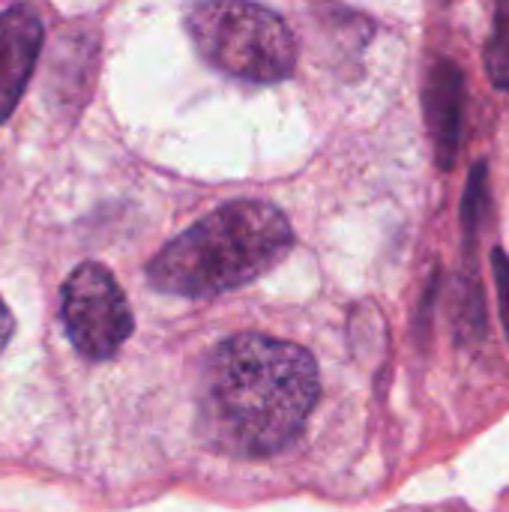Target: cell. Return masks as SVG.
<instances>
[{"instance_id":"7","label":"cell","mask_w":509,"mask_h":512,"mask_svg":"<svg viewBox=\"0 0 509 512\" xmlns=\"http://www.w3.org/2000/svg\"><path fill=\"white\" fill-rule=\"evenodd\" d=\"M486 72L489 81L501 90H509V0H498L492 36L486 42Z\"/></svg>"},{"instance_id":"4","label":"cell","mask_w":509,"mask_h":512,"mask_svg":"<svg viewBox=\"0 0 509 512\" xmlns=\"http://www.w3.org/2000/svg\"><path fill=\"white\" fill-rule=\"evenodd\" d=\"M60 315L69 342L87 360L114 357L132 336V309L117 279L102 264H81L60 294Z\"/></svg>"},{"instance_id":"9","label":"cell","mask_w":509,"mask_h":512,"mask_svg":"<svg viewBox=\"0 0 509 512\" xmlns=\"http://www.w3.org/2000/svg\"><path fill=\"white\" fill-rule=\"evenodd\" d=\"M12 330H15L12 312H9V309H6V303L0 300V354H3V348L9 345V339H12Z\"/></svg>"},{"instance_id":"8","label":"cell","mask_w":509,"mask_h":512,"mask_svg":"<svg viewBox=\"0 0 509 512\" xmlns=\"http://www.w3.org/2000/svg\"><path fill=\"white\" fill-rule=\"evenodd\" d=\"M492 270H495V285H498V306H501V321L509 339V258L507 252L495 249L492 252Z\"/></svg>"},{"instance_id":"6","label":"cell","mask_w":509,"mask_h":512,"mask_svg":"<svg viewBox=\"0 0 509 512\" xmlns=\"http://www.w3.org/2000/svg\"><path fill=\"white\" fill-rule=\"evenodd\" d=\"M426 117L441 168H453L462 147L465 75L453 60H438L426 78Z\"/></svg>"},{"instance_id":"5","label":"cell","mask_w":509,"mask_h":512,"mask_svg":"<svg viewBox=\"0 0 509 512\" xmlns=\"http://www.w3.org/2000/svg\"><path fill=\"white\" fill-rule=\"evenodd\" d=\"M42 48V21L30 6L0 12V123L15 111Z\"/></svg>"},{"instance_id":"1","label":"cell","mask_w":509,"mask_h":512,"mask_svg":"<svg viewBox=\"0 0 509 512\" xmlns=\"http://www.w3.org/2000/svg\"><path fill=\"white\" fill-rule=\"evenodd\" d=\"M321 396L315 357L285 339L240 333L219 342L198 387L204 441L237 459H264L294 444Z\"/></svg>"},{"instance_id":"2","label":"cell","mask_w":509,"mask_h":512,"mask_svg":"<svg viewBox=\"0 0 509 512\" xmlns=\"http://www.w3.org/2000/svg\"><path fill=\"white\" fill-rule=\"evenodd\" d=\"M294 246L285 213L267 201H231L180 237L147 267L156 291L207 300L243 288L273 270Z\"/></svg>"},{"instance_id":"3","label":"cell","mask_w":509,"mask_h":512,"mask_svg":"<svg viewBox=\"0 0 509 512\" xmlns=\"http://www.w3.org/2000/svg\"><path fill=\"white\" fill-rule=\"evenodd\" d=\"M186 24L198 54L231 78L276 84L297 66V42L288 24L252 0H201Z\"/></svg>"}]
</instances>
